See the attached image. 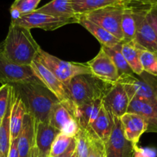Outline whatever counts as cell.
Returning <instances> with one entry per match:
<instances>
[{"label": "cell", "mask_w": 157, "mask_h": 157, "mask_svg": "<svg viewBox=\"0 0 157 157\" xmlns=\"http://www.w3.org/2000/svg\"><path fill=\"white\" fill-rule=\"evenodd\" d=\"M35 11L58 18H75L78 17L72 9L71 0H52Z\"/></svg>", "instance_id": "22"}, {"label": "cell", "mask_w": 157, "mask_h": 157, "mask_svg": "<svg viewBox=\"0 0 157 157\" xmlns=\"http://www.w3.org/2000/svg\"><path fill=\"white\" fill-rule=\"evenodd\" d=\"M10 15H11V21H15L16 20L19 19L22 16V14L21 13L19 10L16 8L11 6L10 7Z\"/></svg>", "instance_id": "39"}, {"label": "cell", "mask_w": 157, "mask_h": 157, "mask_svg": "<svg viewBox=\"0 0 157 157\" xmlns=\"http://www.w3.org/2000/svg\"><path fill=\"white\" fill-rule=\"evenodd\" d=\"M74 140L75 137H69L59 133L52 143L49 157L58 156L66 153Z\"/></svg>", "instance_id": "31"}, {"label": "cell", "mask_w": 157, "mask_h": 157, "mask_svg": "<svg viewBox=\"0 0 157 157\" xmlns=\"http://www.w3.org/2000/svg\"><path fill=\"white\" fill-rule=\"evenodd\" d=\"M29 82L42 83L35 75L31 65L17 64L0 53V83L12 85Z\"/></svg>", "instance_id": "9"}, {"label": "cell", "mask_w": 157, "mask_h": 157, "mask_svg": "<svg viewBox=\"0 0 157 157\" xmlns=\"http://www.w3.org/2000/svg\"><path fill=\"white\" fill-rule=\"evenodd\" d=\"M0 157H2V156H1V153H0Z\"/></svg>", "instance_id": "44"}, {"label": "cell", "mask_w": 157, "mask_h": 157, "mask_svg": "<svg viewBox=\"0 0 157 157\" xmlns=\"http://www.w3.org/2000/svg\"><path fill=\"white\" fill-rule=\"evenodd\" d=\"M129 3L135 5V6L150 8L152 6H157V0H131Z\"/></svg>", "instance_id": "37"}, {"label": "cell", "mask_w": 157, "mask_h": 157, "mask_svg": "<svg viewBox=\"0 0 157 157\" xmlns=\"http://www.w3.org/2000/svg\"><path fill=\"white\" fill-rule=\"evenodd\" d=\"M42 0H15L11 6L16 8L23 15L33 12Z\"/></svg>", "instance_id": "32"}, {"label": "cell", "mask_w": 157, "mask_h": 157, "mask_svg": "<svg viewBox=\"0 0 157 157\" xmlns=\"http://www.w3.org/2000/svg\"><path fill=\"white\" fill-rule=\"evenodd\" d=\"M106 157H135L139 146L126 139L119 118L114 117V124L110 136L104 143Z\"/></svg>", "instance_id": "11"}, {"label": "cell", "mask_w": 157, "mask_h": 157, "mask_svg": "<svg viewBox=\"0 0 157 157\" xmlns=\"http://www.w3.org/2000/svg\"><path fill=\"white\" fill-rule=\"evenodd\" d=\"M2 118L0 117V127H1V124H2Z\"/></svg>", "instance_id": "43"}, {"label": "cell", "mask_w": 157, "mask_h": 157, "mask_svg": "<svg viewBox=\"0 0 157 157\" xmlns=\"http://www.w3.org/2000/svg\"><path fill=\"white\" fill-rule=\"evenodd\" d=\"M12 87V86H11ZM12 96V107L10 113V137L11 142L18 138L22 127L23 121L28 110L22 101L12 87L11 90Z\"/></svg>", "instance_id": "19"}, {"label": "cell", "mask_w": 157, "mask_h": 157, "mask_svg": "<svg viewBox=\"0 0 157 157\" xmlns=\"http://www.w3.org/2000/svg\"><path fill=\"white\" fill-rule=\"evenodd\" d=\"M127 113H136L146 121L148 126L146 133H157V104L132 99L129 102Z\"/></svg>", "instance_id": "17"}, {"label": "cell", "mask_w": 157, "mask_h": 157, "mask_svg": "<svg viewBox=\"0 0 157 157\" xmlns=\"http://www.w3.org/2000/svg\"><path fill=\"white\" fill-rule=\"evenodd\" d=\"M11 23L29 30L34 28H38L45 31H54L66 25L78 23V17L75 18H58L34 11L27 15H23L19 19L11 21Z\"/></svg>", "instance_id": "10"}, {"label": "cell", "mask_w": 157, "mask_h": 157, "mask_svg": "<svg viewBox=\"0 0 157 157\" xmlns=\"http://www.w3.org/2000/svg\"><path fill=\"white\" fill-rule=\"evenodd\" d=\"M157 150L155 148H141L138 147L135 150V157H156Z\"/></svg>", "instance_id": "36"}, {"label": "cell", "mask_w": 157, "mask_h": 157, "mask_svg": "<svg viewBox=\"0 0 157 157\" xmlns=\"http://www.w3.org/2000/svg\"><path fill=\"white\" fill-rule=\"evenodd\" d=\"M75 140H74V142L72 143V145L70 146V147L68 149V150L66 152V153H64L63 154L60 155V156H53V157H71L72 156V155L74 153V152H75Z\"/></svg>", "instance_id": "40"}, {"label": "cell", "mask_w": 157, "mask_h": 157, "mask_svg": "<svg viewBox=\"0 0 157 157\" xmlns=\"http://www.w3.org/2000/svg\"><path fill=\"white\" fill-rule=\"evenodd\" d=\"M75 139V155L76 157H88L91 146V136L86 130L80 129Z\"/></svg>", "instance_id": "30"}, {"label": "cell", "mask_w": 157, "mask_h": 157, "mask_svg": "<svg viewBox=\"0 0 157 157\" xmlns=\"http://www.w3.org/2000/svg\"></svg>", "instance_id": "45"}, {"label": "cell", "mask_w": 157, "mask_h": 157, "mask_svg": "<svg viewBox=\"0 0 157 157\" xmlns=\"http://www.w3.org/2000/svg\"><path fill=\"white\" fill-rule=\"evenodd\" d=\"M146 17L149 22L155 30V33L157 34V6H152L147 9Z\"/></svg>", "instance_id": "35"}, {"label": "cell", "mask_w": 157, "mask_h": 157, "mask_svg": "<svg viewBox=\"0 0 157 157\" xmlns=\"http://www.w3.org/2000/svg\"><path fill=\"white\" fill-rule=\"evenodd\" d=\"M71 157H76V155H75V152H74V153L72 155V156H71Z\"/></svg>", "instance_id": "42"}, {"label": "cell", "mask_w": 157, "mask_h": 157, "mask_svg": "<svg viewBox=\"0 0 157 157\" xmlns=\"http://www.w3.org/2000/svg\"><path fill=\"white\" fill-rule=\"evenodd\" d=\"M35 59L53 73L66 87L75 77L82 75H91L90 69L86 63L63 61L42 48L38 51Z\"/></svg>", "instance_id": "4"}, {"label": "cell", "mask_w": 157, "mask_h": 157, "mask_svg": "<svg viewBox=\"0 0 157 157\" xmlns=\"http://www.w3.org/2000/svg\"><path fill=\"white\" fill-rule=\"evenodd\" d=\"M118 82L124 87L129 101L138 99L157 104V77L143 71L123 77Z\"/></svg>", "instance_id": "5"}, {"label": "cell", "mask_w": 157, "mask_h": 157, "mask_svg": "<svg viewBox=\"0 0 157 157\" xmlns=\"http://www.w3.org/2000/svg\"><path fill=\"white\" fill-rule=\"evenodd\" d=\"M136 46V45H135ZM137 47V46H136ZM138 48V47H137ZM139 48V55L143 69L146 73L157 77V55L146 49Z\"/></svg>", "instance_id": "29"}, {"label": "cell", "mask_w": 157, "mask_h": 157, "mask_svg": "<svg viewBox=\"0 0 157 157\" xmlns=\"http://www.w3.org/2000/svg\"><path fill=\"white\" fill-rule=\"evenodd\" d=\"M7 157H19L18 150V140L17 139L11 142L10 148H9Z\"/></svg>", "instance_id": "38"}, {"label": "cell", "mask_w": 157, "mask_h": 157, "mask_svg": "<svg viewBox=\"0 0 157 157\" xmlns=\"http://www.w3.org/2000/svg\"><path fill=\"white\" fill-rule=\"evenodd\" d=\"M121 52L133 73L136 75H141L144 71L140 63L139 48L133 41L129 43L121 42Z\"/></svg>", "instance_id": "27"}, {"label": "cell", "mask_w": 157, "mask_h": 157, "mask_svg": "<svg viewBox=\"0 0 157 157\" xmlns=\"http://www.w3.org/2000/svg\"><path fill=\"white\" fill-rule=\"evenodd\" d=\"M112 84L92 75H82L72 78L66 90L74 106H80L102 99Z\"/></svg>", "instance_id": "3"}, {"label": "cell", "mask_w": 157, "mask_h": 157, "mask_svg": "<svg viewBox=\"0 0 157 157\" xmlns=\"http://www.w3.org/2000/svg\"><path fill=\"white\" fill-rule=\"evenodd\" d=\"M129 5L132 8L136 24L134 44L139 48L146 49L157 55V34L146 17L149 8L135 6L131 3H129Z\"/></svg>", "instance_id": "7"}, {"label": "cell", "mask_w": 157, "mask_h": 157, "mask_svg": "<svg viewBox=\"0 0 157 157\" xmlns=\"http://www.w3.org/2000/svg\"><path fill=\"white\" fill-rule=\"evenodd\" d=\"M74 120L75 118L66 106L58 102L52 107L49 113L48 123L61 132Z\"/></svg>", "instance_id": "24"}, {"label": "cell", "mask_w": 157, "mask_h": 157, "mask_svg": "<svg viewBox=\"0 0 157 157\" xmlns=\"http://www.w3.org/2000/svg\"><path fill=\"white\" fill-rule=\"evenodd\" d=\"M121 29L123 35V40L122 42H132L135 40L136 24L132 8L129 4L126 5L123 9L121 20Z\"/></svg>", "instance_id": "26"}, {"label": "cell", "mask_w": 157, "mask_h": 157, "mask_svg": "<svg viewBox=\"0 0 157 157\" xmlns=\"http://www.w3.org/2000/svg\"><path fill=\"white\" fill-rule=\"evenodd\" d=\"M102 107V99L95 100L90 103L74 107L72 116L78 123L80 129L87 130L88 127L96 119Z\"/></svg>", "instance_id": "20"}, {"label": "cell", "mask_w": 157, "mask_h": 157, "mask_svg": "<svg viewBox=\"0 0 157 157\" xmlns=\"http://www.w3.org/2000/svg\"><path fill=\"white\" fill-rule=\"evenodd\" d=\"M113 124L114 117L103 106L96 119L86 130L92 139L104 144L110 136Z\"/></svg>", "instance_id": "16"}, {"label": "cell", "mask_w": 157, "mask_h": 157, "mask_svg": "<svg viewBox=\"0 0 157 157\" xmlns=\"http://www.w3.org/2000/svg\"><path fill=\"white\" fill-rule=\"evenodd\" d=\"M86 64L90 69L91 75L105 82L115 84L119 80L116 67L102 48L99 53Z\"/></svg>", "instance_id": "12"}, {"label": "cell", "mask_w": 157, "mask_h": 157, "mask_svg": "<svg viewBox=\"0 0 157 157\" xmlns=\"http://www.w3.org/2000/svg\"><path fill=\"white\" fill-rule=\"evenodd\" d=\"M12 87L9 84H2L0 86V117L3 118L9 101H10Z\"/></svg>", "instance_id": "33"}, {"label": "cell", "mask_w": 157, "mask_h": 157, "mask_svg": "<svg viewBox=\"0 0 157 157\" xmlns=\"http://www.w3.org/2000/svg\"><path fill=\"white\" fill-rule=\"evenodd\" d=\"M11 86L23 101L28 113L33 117L35 121L48 123L52 107L59 102L55 95L42 83L29 82Z\"/></svg>", "instance_id": "2"}, {"label": "cell", "mask_w": 157, "mask_h": 157, "mask_svg": "<svg viewBox=\"0 0 157 157\" xmlns=\"http://www.w3.org/2000/svg\"><path fill=\"white\" fill-rule=\"evenodd\" d=\"M119 120L126 139L138 146L142 135L147 131V123L141 116L134 113H125Z\"/></svg>", "instance_id": "14"}, {"label": "cell", "mask_w": 157, "mask_h": 157, "mask_svg": "<svg viewBox=\"0 0 157 157\" xmlns=\"http://www.w3.org/2000/svg\"><path fill=\"white\" fill-rule=\"evenodd\" d=\"M88 157H106L103 143L91 137V146Z\"/></svg>", "instance_id": "34"}, {"label": "cell", "mask_w": 157, "mask_h": 157, "mask_svg": "<svg viewBox=\"0 0 157 157\" xmlns=\"http://www.w3.org/2000/svg\"><path fill=\"white\" fill-rule=\"evenodd\" d=\"M29 157H39V154H38V150L35 146V147L32 149V151H31L30 155H29Z\"/></svg>", "instance_id": "41"}, {"label": "cell", "mask_w": 157, "mask_h": 157, "mask_svg": "<svg viewBox=\"0 0 157 157\" xmlns=\"http://www.w3.org/2000/svg\"><path fill=\"white\" fill-rule=\"evenodd\" d=\"M40 49L29 29L11 23L0 53L15 64L30 66Z\"/></svg>", "instance_id": "1"}, {"label": "cell", "mask_w": 157, "mask_h": 157, "mask_svg": "<svg viewBox=\"0 0 157 157\" xmlns=\"http://www.w3.org/2000/svg\"><path fill=\"white\" fill-rule=\"evenodd\" d=\"M101 48L110 57L111 59L113 61L114 64H115V66L117 68V71H118L119 79L123 78V77L133 75V71L130 68L128 63L126 62L124 56L122 54L121 43L117 44V45L114 46V47H105V46H102Z\"/></svg>", "instance_id": "25"}, {"label": "cell", "mask_w": 157, "mask_h": 157, "mask_svg": "<svg viewBox=\"0 0 157 157\" xmlns=\"http://www.w3.org/2000/svg\"><path fill=\"white\" fill-rule=\"evenodd\" d=\"M35 124L36 121L29 113L24 117L22 127L18 138L19 157H29L35 146Z\"/></svg>", "instance_id": "15"}, {"label": "cell", "mask_w": 157, "mask_h": 157, "mask_svg": "<svg viewBox=\"0 0 157 157\" xmlns=\"http://www.w3.org/2000/svg\"><path fill=\"white\" fill-rule=\"evenodd\" d=\"M78 24L81 25L89 33L92 34L98 40L102 46L114 47L122 42L119 39L115 38L110 32L95 23L89 21V19L82 15H78Z\"/></svg>", "instance_id": "21"}, {"label": "cell", "mask_w": 157, "mask_h": 157, "mask_svg": "<svg viewBox=\"0 0 157 157\" xmlns=\"http://www.w3.org/2000/svg\"><path fill=\"white\" fill-rule=\"evenodd\" d=\"M104 108L114 117L120 118L127 113L129 99L124 87L119 82L113 84L102 98Z\"/></svg>", "instance_id": "13"}, {"label": "cell", "mask_w": 157, "mask_h": 157, "mask_svg": "<svg viewBox=\"0 0 157 157\" xmlns=\"http://www.w3.org/2000/svg\"><path fill=\"white\" fill-rule=\"evenodd\" d=\"M12 107V96L8 106L7 110L2 118L0 127V153L1 156L7 157L11 144L10 137V113Z\"/></svg>", "instance_id": "28"}, {"label": "cell", "mask_w": 157, "mask_h": 157, "mask_svg": "<svg viewBox=\"0 0 157 157\" xmlns=\"http://www.w3.org/2000/svg\"><path fill=\"white\" fill-rule=\"evenodd\" d=\"M31 67L43 85L55 95L60 103L66 106L72 115L75 106L69 98L66 86L38 60H34L31 64Z\"/></svg>", "instance_id": "8"}, {"label": "cell", "mask_w": 157, "mask_h": 157, "mask_svg": "<svg viewBox=\"0 0 157 157\" xmlns=\"http://www.w3.org/2000/svg\"><path fill=\"white\" fill-rule=\"evenodd\" d=\"M60 133L59 130L49 123L36 122L35 124V147L39 157H49L54 140Z\"/></svg>", "instance_id": "18"}, {"label": "cell", "mask_w": 157, "mask_h": 157, "mask_svg": "<svg viewBox=\"0 0 157 157\" xmlns=\"http://www.w3.org/2000/svg\"><path fill=\"white\" fill-rule=\"evenodd\" d=\"M131 0H71L72 9L77 15H84L107 6L128 5Z\"/></svg>", "instance_id": "23"}, {"label": "cell", "mask_w": 157, "mask_h": 157, "mask_svg": "<svg viewBox=\"0 0 157 157\" xmlns=\"http://www.w3.org/2000/svg\"><path fill=\"white\" fill-rule=\"evenodd\" d=\"M126 6V5H119L107 6L79 15H82L89 21L101 26L110 32L115 38L123 41V35L121 29V20L123 9Z\"/></svg>", "instance_id": "6"}]
</instances>
